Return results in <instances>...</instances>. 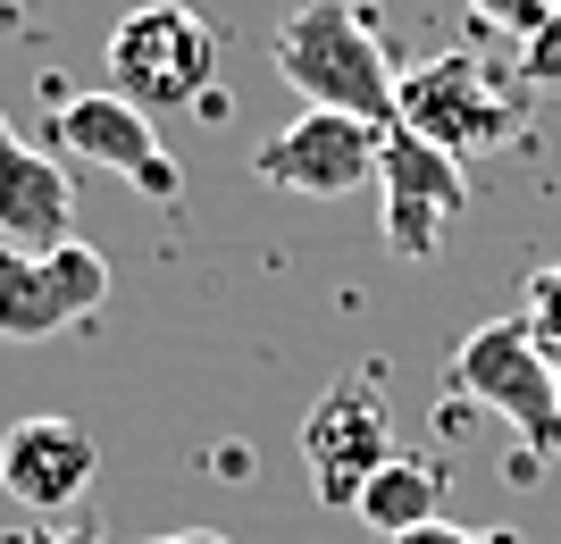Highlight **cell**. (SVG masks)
I'll return each instance as SVG.
<instances>
[{"label":"cell","instance_id":"cell-1","mask_svg":"<svg viewBox=\"0 0 561 544\" xmlns=\"http://www.w3.org/2000/svg\"><path fill=\"white\" fill-rule=\"evenodd\" d=\"M268 68L294 84L302 109H344L360 126H394V59L360 0H302L268 34Z\"/></svg>","mask_w":561,"mask_h":544},{"label":"cell","instance_id":"cell-2","mask_svg":"<svg viewBox=\"0 0 561 544\" xmlns=\"http://www.w3.org/2000/svg\"><path fill=\"white\" fill-rule=\"evenodd\" d=\"M519 93H528V84H519V76H494L478 50H445V59H420V68L394 76V126L469 167L478 151L519 135V109H528Z\"/></svg>","mask_w":561,"mask_h":544},{"label":"cell","instance_id":"cell-3","mask_svg":"<svg viewBox=\"0 0 561 544\" xmlns=\"http://www.w3.org/2000/svg\"><path fill=\"white\" fill-rule=\"evenodd\" d=\"M218 84V25L193 0H142L110 25V93L135 109H202Z\"/></svg>","mask_w":561,"mask_h":544},{"label":"cell","instance_id":"cell-4","mask_svg":"<svg viewBox=\"0 0 561 544\" xmlns=\"http://www.w3.org/2000/svg\"><path fill=\"white\" fill-rule=\"evenodd\" d=\"M453 394L461 403H486L512 419V436L528 444V461L561 452V394H553V360L545 344L519 319H486V327L461 335V352H453Z\"/></svg>","mask_w":561,"mask_h":544},{"label":"cell","instance_id":"cell-5","mask_svg":"<svg viewBox=\"0 0 561 544\" xmlns=\"http://www.w3.org/2000/svg\"><path fill=\"white\" fill-rule=\"evenodd\" d=\"M50 151L76 167H110L117 185H135L142 201H160V210H176L185 201V176H176V160L160 151V135H151V109H135L126 93H76L50 109Z\"/></svg>","mask_w":561,"mask_h":544},{"label":"cell","instance_id":"cell-6","mask_svg":"<svg viewBox=\"0 0 561 544\" xmlns=\"http://www.w3.org/2000/svg\"><path fill=\"white\" fill-rule=\"evenodd\" d=\"M110 302V261L84 235L59 252H9L0 243V344H43L59 327H84Z\"/></svg>","mask_w":561,"mask_h":544},{"label":"cell","instance_id":"cell-7","mask_svg":"<svg viewBox=\"0 0 561 544\" xmlns=\"http://www.w3.org/2000/svg\"><path fill=\"white\" fill-rule=\"evenodd\" d=\"M386 461H394V410H386L377 378L328 385V394L310 403V419H302V470H310V486H319V502L352 511L360 486H369Z\"/></svg>","mask_w":561,"mask_h":544},{"label":"cell","instance_id":"cell-8","mask_svg":"<svg viewBox=\"0 0 561 544\" xmlns=\"http://www.w3.org/2000/svg\"><path fill=\"white\" fill-rule=\"evenodd\" d=\"M377 135H386V126H360V118H344V109H302L294 126H277V135L252 151V176L268 193L344 201V193H360L377 176Z\"/></svg>","mask_w":561,"mask_h":544},{"label":"cell","instance_id":"cell-9","mask_svg":"<svg viewBox=\"0 0 561 544\" xmlns=\"http://www.w3.org/2000/svg\"><path fill=\"white\" fill-rule=\"evenodd\" d=\"M377 185H386V252L394 261H427L436 235L469 210V167L402 126L377 135Z\"/></svg>","mask_w":561,"mask_h":544},{"label":"cell","instance_id":"cell-10","mask_svg":"<svg viewBox=\"0 0 561 544\" xmlns=\"http://www.w3.org/2000/svg\"><path fill=\"white\" fill-rule=\"evenodd\" d=\"M93 477H101V444L76 419H59V410H34V419H18L9 436H0V495L25 502L34 520L84 502Z\"/></svg>","mask_w":561,"mask_h":544},{"label":"cell","instance_id":"cell-11","mask_svg":"<svg viewBox=\"0 0 561 544\" xmlns=\"http://www.w3.org/2000/svg\"><path fill=\"white\" fill-rule=\"evenodd\" d=\"M76 235V176L59 151H34L0 118V243L9 252H59Z\"/></svg>","mask_w":561,"mask_h":544},{"label":"cell","instance_id":"cell-12","mask_svg":"<svg viewBox=\"0 0 561 544\" xmlns=\"http://www.w3.org/2000/svg\"><path fill=\"white\" fill-rule=\"evenodd\" d=\"M352 520L369 528V536H411V528H427V520H445V470L436 461H411V452H394L386 470L360 486V502H352Z\"/></svg>","mask_w":561,"mask_h":544},{"label":"cell","instance_id":"cell-13","mask_svg":"<svg viewBox=\"0 0 561 544\" xmlns=\"http://www.w3.org/2000/svg\"><path fill=\"white\" fill-rule=\"evenodd\" d=\"M519 327L537 335L545 352H561V261L528 268V285H519Z\"/></svg>","mask_w":561,"mask_h":544},{"label":"cell","instance_id":"cell-14","mask_svg":"<svg viewBox=\"0 0 561 544\" xmlns=\"http://www.w3.org/2000/svg\"><path fill=\"white\" fill-rule=\"evenodd\" d=\"M469 18L486 25V34H512L519 50L545 34V18H553V0H469Z\"/></svg>","mask_w":561,"mask_h":544},{"label":"cell","instance_id":"cell-15","mask_svg":"<svg viewBox=\"0 0 561 544\" xmlns=\"http://www.w3.org/2000/svg\"><path fill=\"white\" fill-rule=\"evenodd\" d=\"M519 84H561V0H553V18H545V34L519 50Z\"/></svg>","mask_w":561,"mask_h":544},{"label":"cell","instance_id":"cell-16","mask_svg":"<svg viewBox=\"0 0 561 544\" xmlns=\"http://www.w3.org/2000/svg\"><path fill=\"white\" fill-rule=\"evenodd\" d=\"M394 544H519V536H512V528H494V536H478V528L427 520V528H411V536H394Z\"/></svg>","mask_w":561,"mask_h":544},{"label":"cell","instance_id":"cell-17","mask_svg":"<svg viewBox=\"0 0 561 544\" xmlns=\"http://www.w3.org/2000/svg\"><path fill=\"white\" fill-rule=\"evenodd\" d=\"M18 544H101L93 528H34V536H18Z\"/></svg>","mask_w":561,"mask_h":544},{"label":"cell","instance_id":"cell-18","mask_svg":"<svg viewBox=\"0 0 561 544\" xmlns=\"http://www.w3.org/2000/svg\"><path fill=\"white\" fill-rule=\"evenodd\" d=\"M142 544H234V536H218V528H176V536H142Z\"/></svg>","mask_w":561,"mask_h":544},{"label":"cell","instance_id":"cell-19","mask_svg":"<svg viewBox=\"0 0 561 544\" xmlns=\"http://www.w3.org/2000/svg\"><path fill=\"white\" fill-rule=\"evenodd\" d=\"M545 360H553V394H561V352H545Z\"/></svg>","mask_w":561,"mask_h":544}]
</instances>
